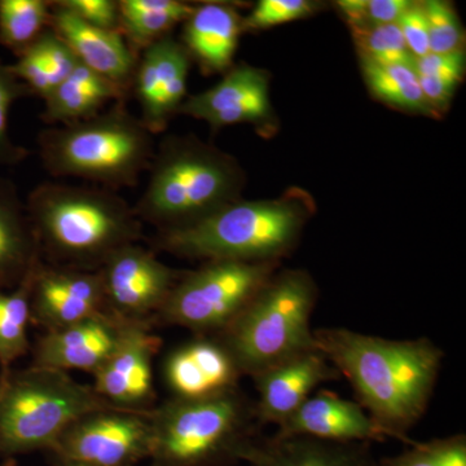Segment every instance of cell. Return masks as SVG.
I'll use <instances>...</instances> for the list:
<instances>
[{
    "instance_id": "cell-1",
    "label": "cell",
    "mask_w": 466,
    "mask_h": 466,
    "mask_svg": "<svg viewBox=\"0 0 466 466\" xmlns=\"http://www.w3.org/2000/svg\"><path fill=\"white\" fill-rule=\"evenodd\" d=\"M319 351L350 382L358 403L390 440L415 443L408 431L431 404L444 352L431 339H386L346 329L314 330Z\"/></svg>"
},
{
    "instance_id": "cell-2",
    "label": "cell",
    "mask_w": 466,
    "mask_h": 466,
    "mask_svg": "<svg viewBox=\"0 0 466 466\" xmlns=\"http://www.w3.org/2000/svg\"><path fill=\"white\" fill-rule=\"evenodd\" d=\"M25 205L41 258L50 266L97 271L116 250L143 238L134 208L101 187L42 183Z\"/></svg>"
},
{
    "instance_id": "cell-3",
    "label": "cell",
    "mask_w": 466,
    "mask_h": 466,
    "mask_svg": "<svg viewBox=\"0 0 466 466\" xmlns=\"http://www.w3.org/2000/svg\"><path fill=\"white\" fill-rule=\"evenodd\" d=\"M305 189H288L271 200H238L195 225L158 232L155 245L184 258L279 262L296 249L314 216Z\"/></svg>"
},
{
    "instance_id": "cell-4",
    "label": "cell",
    "mask_w": 466,
    "mask_h": 466,
    "mask_svg": "<svg viewBox=\"0 0 466 466\" xmlns=\"http://www.w3.org/2000/svg\"><path fill=\"white\" fill-rule=\"evenodd\" d=\"M256 401L241 389L171 398L150 410V466H235L263 437Z\"/></svg>"
},
{
    "instance_id": "cell-5",
    "label": "cell",
    "mask_w": 466,
    "mask_h": 466,
    "mask_svg": "<svg viewBox=\"0 0 466 466\" xmlns=\"http://www.w3.org/2000/svg\"><path fill=\"white\" fill-rule=\"evenodd\" d=\"M134 211L140 222L174 231L241 200L245 173L228 153L193 135L167 137L155 150Z\"/></svg>"
},
{
    "instance_id": "cell-6",
    "label": "cell",
    "mask_w": 466,
    "mask_h": 466,
    "mask_svg": "<svg viewBox=\"0 0 466 466\" xmlns=\"http://www.w3.org/2000/svg\"><path fill=\"white\" fill-rule=\"evenodd\" d=\"M38 147L52 177H76L110 191L137 186L155 156L153 135L125 101L85 121L43 130Z\"/></svg>"
},
{
    "instance_id": "cell-7",
    "label": "cell",
    "mask_w": 466,
    "mask_h": 466,
    "mask_svg": "<svg viewBox=\"0 0 466 466\" xmlns=\"http://www.w3.org/2000/svg\"><path fill=\"white\" fill-rule=\"evenodd\" d=\"M318 285L305 269L276 271L223 332L216 336L242 376L253 377L315 350L311 317Z\"/></svg>"
},
{
    "instance_id": "cell-8",
    "label": "cell",
    "mask_w": 466,
    "mask_h": 466,
    "mask_svg": "<svg viewBox=\"0 0 466 466\" xmlns=\"http://www.w3.org/2000/svg\"><path fill=\"white\" fill-rule=\"evenodd\" d=\"M106 407L94 386L63 370L30 366L0 373V456L50 451L73 422Z\"/></svg>"
},
{
    "instance_id": "cell-9",
    "label": "cell",
    "mask_w": 466,
    "mask_h": 466,
    "mask_svg": "<svg viewBox=\"0 0 466 466\" xmlns=\"http://www.w3.org/2000/svg\"><path fill=\"white\" fill-rule=\"evenodd\" d=\"M279 262L205 260L184 272L153 318V325H177L195 337H216L226 329L279 269Z\"/></svg>"
},
{
    "instance_id": "cell-10",
    "label": "cell",
    "mask_w": 466,
    "mask_h": 466,
    "mask_svg": "<svg viewBox=\"0 0 466 466\" xmlns=\"http://www.w3.org/2000/svg\"><path fill=\"white\" fill-rule=\"evenodd\" d=\"M149 450L150 410L110 406L76 420L48 452L60 465L137 466Z\"/></svg>"
},
{
    "instance_id": "cell-11",
    "label": "cell",
    "mask_w": 466,
    "mask_h": 466,
    "mask_svg": "<svg viewBox=\"0 0 466 466\" xmlns=\"http://www.w3.org/2000/svg\"><path fill=\"white\" fill-rule=\"evenodd\" d=\"M99 271L109 311L126 321L148 323H152L183 274L139 242L116 250Z\"/></svg>"
},
{
    "instance_id": "cell-12",
    "label": "cell",
    "mask_w": 466,
    "mask_h": 466,
    "mask_svg": "<svg viewBox=\"0 0 466 466\" xmlns=\"http://www.w3.org/2000/svg\"><path fill=\"white\" fill-rule=\"evenodd\" d=\"M269 81L271 76L262 67L238 64L213 87L187 97L179 115L207 122L214 130L249 124L263 137H271L278 119L269 99Z\"/></svg>"
},
{
    "instance_id": "cell-13",
    "label": "cell",
    "mask_w": 466,
    "mask_h": 466,
    "mask_svg": "<svg viewBox=\"0 0 466 466\" xmlns=\"http://www.w3.org/2000/svg\"><path fill=\"white\" fill-rule=\"evenodd\" d=\"M148 321H130L108 360L94 373V389L110 406L150 410L155 404L153 360L162 339Z\"/></svg>"
},
{
    "instance_id": "cell-14",
    "label": "cell",
    "mask_w": 466,
    "mask_h": 466,
    "mask_svg": "<svg viewBox=\"0 0 466 466\" xmlns=\"http://www.w3.org/2000/svg\"><path fill=\"white\" fill-rule=\"evenodd\" d=\"M191 57L182 45L168 35L153 43L137 58L133 87L140 106V121L155 135L164 133L187 99Z\"/></svg>"
},
{
    "instance_id": "cell-15",
    "label": "cell",
    "mask_w": 466,
    "mask_h": 466,
    "mask_svg": "<svg viewBox=\"0 0 466 466\" xmlns=\"http://www.w3.org/2000/svg\"><path fill=\"white\" fill-rule=\"evenodd\" d=\"M106 308L103 278L97 271L61 268L39 263L34 276L32 323L45 329H61L96 317Z\"/></svg>"
},
{
    "instance_id": "cell-16",
    "label": "cell",
    "mask_w": 466,
    "mask_h": 466,
    "mask_svg": "<svg viewBox=\"0 0 466 466\" xmlns=\"http://www.w3.org/2000/svg\"><path fill=\"white\" fill-rule=\"evenodd\" d=\"M128 323L106 311L81 323L45 332L34 346L32 366L94 375L115 352Z\"/></svg>"
},
{
    "instance_id": "cell-17",
    "label": "cell",
    "mask_w": 466,
    "mask_h": 466,
    "mask_svg": "<svg viewBox=\"0 0 466 466\" xmlns=\"http://www.w3.org/2000/svg\"><path fill=\"white\" fill-rule=\"evenodd\" d=\"M341 379V373L318 349L300 352L251 377L258 394L254 401L260 422L280 426L319 385Z\"/></svg>"
},
{
    "instance_id": "cell-18",
    "label": "cell",
    "mask_w": 466,
    "mask_h": 466,
    "mask_svg": "<svg viewBox=\"0 0 466 466\" xmlns=\"http://www.w3.org/2000/svg\"><path fill=\"white\" fill-rule=\"evenodd\" d=\"M280 437H308L339 443H370L390 440L358 401L320 391L311 395L283 424Z\"/></svg>"
},
{
    "instance_id": "cell-19",
    "label": "cell",
    "mask_w": 466,
    "mask_h": 466,
    "mask_svg": "<svg viewBox=\"0 0 466 466\" xmlns=\"http://www.w3.org/2000/svg\"><path fill=\"white\" fill-rule=\"evenodd\" d=\"M51 29L82 66L130 94L139 55L131 50L121 32L88 25L56 2H52Z\"/></svg>"
},
{
    "instance_id": "cell-20",
    "label": "cell",
    "mask_w": 466,
    "mask_h": 466,
    "mask_svg": "<svg viewBox=\"0 0 466 466\" xmlns=\"http://www.w3.org/2000/svg\"><path fill=\"white\" fill-rule=\"evenodd\" d=\"M164 376L174 398H201L238 388L242 377L216 337H195L167 355Z\"/></svg>"
},
{
    "instance_id": "cell-21",
    "label": "cell",
    "mask_w": 466,
    "mask_h": 466,
    "mask_svg": "<svg viewBox=\"0 0 466 466\" xmlns=\"http://www.w3.org/2000/svg\"><path fill=\"white\" fill-rule=\"evenodd\" d=\"M241 34L242 16L235 5L201 3L184 21L182 45L205 75H225L235 66Z\"/></svg>"
},
{
    "instance_id": "cell-22",
    "label": "cell",
    "mask_w": 466,
    "mask_h": 466,
    "mask_svg": "<svg viewBox=\"0 0 466 466\" xmlns=\"http://www.w3.org/2000/svg\"><path fill=\"white\" fill-rule=\"evenodd\" d=\"M370 443H339L308 437L260 438L249 466H377Z\"/></svg>"
},
{
    "instance_id": "cell-23",
    "label": "cell",
    "mask_w": 466,
    "mask_h": 466,
    "mask_svg": "<svg viewBox=\"0 0 466 466\" xmlns=\"http://www.w3.org/2000/svg\"><path fill=\"white\" fill-rule=\"evenodd\" d=\"M38 242L16 186L0 177V290H11L41 262Z\"/></svg>"
},
{
    "instance_id": "cell-24",
    "label": "cell",
    "mask_w": 466,
    "mask_h": 466,
    "mask_svg": "<svg viewBox=\"0 0 466 466\" xmlns=\"http://www.w3.org/2000/svg\"><path fill=\"white\" fill-rule=\"evenodd\" d=\"M127 96L109 79L79 63L72 75L43 100L41 119L54 126L76 124L99 115L108 104L125 101Z\"/></svg>"
},
{
    "instance_id": "cell-25",
    "label": "cell",
    "mask_w": 466,
    "mask_h": 466,
    "mask_svg": "<svg viewBox=\"0 0 466 466\" xmlns=\"http://www.w3.org/2000/svg\"><path fill=\"white\" fill-rule=\"evenodd\" d=\"M118 5L119 30L137 55L170 35L195 7L180 0H118Z\"/></svg>"
},
{
    "instance_id": "cell-26",
    "label": "cell",
    "mask_w": 466,
    "mask_h": 466,
    "mask_svg": "<svg viewBox=\"0 0 466 466\" xmlns=\"http://www.w3.org/2000/svg\"><path fill=\"white\" fill-rule=\"evenodd\" d=\"M76 55L52 29L42 34L12 64L15 76L30 94L45 100L78 66Z\"/></svg>"
},
{
    "instance_id": "cell-27",
    "label": "cell",
    "mask_w": 466,
    "mask_h": 466,
    "mask_svg": "<svg viewBox=\"0 0 466 466\" xmlns=\"http://www.w3.org/2000/svg\"><path fill=\"white\" fill-rule=\"evenodd\" d=\"M359 63L368 91L376 100L410 115L441 118L426 101L413 66L379 64L366 58H359Z\"/></svg>"
},
{
    "instance_id": "cell-28",
    "label": "cell",
    "mask_w": 466,
    "mask_h": 466,
    "mask_svg": "<svg viewBox=\"0 0 466 466\" xmlns=\"http://www.w3.org/2000/svg\"><path fill=\"white\" fill-rule=\"evenodd\" d=\"M39 263L16 288L0 290V373L12 370V364L30 350L32 291Z\"/></svg>"
},
{
    "instance_id": "cell-29",
    "label": "cell",
    "mask_w": 466,
    "mask_h": 466,
    "mask_svg": "<svg viewBox=\"0 0 466 466\" xmlns=\"http://www.w3.org/2000/svg\"><path fill=\"white\" fill-rule=\"evenodd\" d=\"M52 2L0 0V45L20 56L51 29Z\"/></svg>"
},
{
    "instance_id": "cell-30",
    "label": "cell",
    "mask_w": 466,
    "mask_h": 466,
    "mask_svg": "<svg viewBox=\"0 0 466 466\" xmlns=\"http://www.w3.org/2000/svg\"><path fill=\"white\" fill-rule=\"evenodd\" d=\"M349 29L357 46L359 58H366L379 64L413 66L415 57L408 51L397 24H359L349 26Z\"/></svg>"
},
{
    "instance_id": "cell-31",
    "label": "cell",
    "mask_w": 466,
    "mask_h": 466,
    "mask_svg": "<svg viewBox=\"0 0 466 466\" xmlns=\"http://www.w3.org/2000/svg\"><path fill=\"white\" fill-rule=\"evenodd\" d=\"M377 466H466V435L415 441L400 455L380 460Z\"/></svg>"
},
{
    "instance_id": "cell-32",
    "label": "cell",
    "mask_w": 466,
    "mask_h": 466,
    "mask_svg": "<svg viewBox=\"0 0 466 466\" xmlns=\"http://www.w3.org/2000/svg\"><path fill=\"white\" fill-rule=\"evenodd\" d=\"M315 0H260L250 14L242 17V33L260 32L269 27L312 17L324 8Z\"/></svg>"
},
{
    "instance_id": "cell-33",
    "label": "cell",
    "mask_w": 466,
    "mask_h": 466,
    "mask_svg": "<svg viewBox=\"0 0 466 466\" xmlns=\"http://www.w3.org/2000/svg\"><path fill=\"white\" fill-rule=\"evenodd\" d=\"M29 88L12 72L11 66L0 58V164L17 165L29 156L9 135L8 119L12 106L21 97L30 96Z\"/></svg>"
},
{
    "instance_id": "cell-34",
    "label": "cell",
    "mask_w": 466,
    "mask_h": 466,
    "mask_svg": "<svg viewBox=\"0 0 466 466\" xmlns=\"http://www.w3.org/2000/svg\"><path fill=\"white\" fill-rule=\"evenodd\" d=\"M424 5L431 54L464 50L465 32L455 7L443 0H426Z\"/></svg>"
},
{
    "instance_id": "cell-35",
    "label": "cell",
    "mask_w": 466,
    "mask_h": 466,
    "mask_svg": "<svg viewBox=\"0 0 466 466\" xmlns=\"http://www.w3.org/2000/svg\"><path fill=\"white\" fill-rule=\"evenodd\" d=\"M56 3L88 25L121 32L119 5L116 0H57Z\"/></svg>"
},
{
    "instance_id": "cell-36",
    "label": "cell",
    "mask_w": 466,
    "mask_h": 466,
    "mask_svg": "<svg viewBox=\"0 0 466 466\" xmlns=\"http://www.w3.org/2000/svg\"><path fill=\"white\" fill-rule=\"evenodd\" d=\"M465 50L451 54H428L413 60L419 78H434L461 84L465 75Z\"/></svg>"
},
{
    "instance_id": "cell-37",
    "label": "cell",
    "mask_w": 466,
    "mask_h": 466,
    "mask_svg": "<svg viewBox=\"0 0 466 466\" xmlns=\"http://www.w3.org/2000/svg\"><path fill=\"white\" fill-rule=\"evenodd\" d=\"M397 25L400 26L408 51L413 57L419 58L431 54L428 20L422 2H413Z\"/></svg>"
},
{
    "instance_id": "cell-38",
    "label": "cell",
    "mask_w": 466,
    "mask_h": 466,
    "mask_svg": "<svg viewBox=\"0 0 466 466\" xmlns=\"http://www.w3.org/2000/svg\"><path fill=\"white\" fill-rule=\"evenodd\" d=\"M422 94L431 109L441 116L450 109L451 103L458 91L459 84L434 78H419Z\"/></svg>"
},
{
    "instance_id": "cell-39",
    "label": "cell",
    "mask_w": 466,
    "mask_h": 466,
    "mask_svg": "<svg viewBox=\"0 0 466 466\" xmlns=\"http://www.w3.org/2000/svg\"><path fill=\"white\" fill-rule=\"evenodd\" d=\"M412 3L410 0H367V24H397Z\"/></svg>"
},
{
    "instance_id": "cell-40",
    "label": "cell",
    "mask_w": 466,
    "mask_h": 466,
    "mask_svg": "<svg viewBox=\"0 0 466 466\" xmlns=\"http://www.w3.org/2000/svg\"><path fill=\"white\" fill-rule=\"evenodd\" d=\"M60 466H82V465H76V464H63V465H60Z\"/></svg>"
},
{
    "instance_id": "cell-41",
    "label": "cell",
    "mask_w": 466,
    "mask_h": 466,
    "mask_svg": "<svg viewBox=\"0 0 466 466\" xmlns=\"http://www.w3.org/2000/svg\"><path fill=\"white\" fill-rule=\"evenodd\" d=\"M5 466H7V465H5Z\"/></svg>"
}]
</instances>
